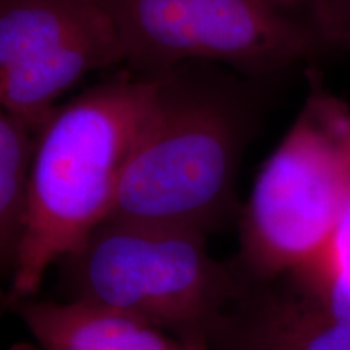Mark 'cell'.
I'll use <instances>...</instances> for the list:
<instances>
[{
    "label": "cell",
    "instance_id": "1",
    "mask_svg": "<svg viewBox=\"0 0 350 350\" xmlns=\"http://www.w3.org/2000/svg\"><path fill=\"white\" fill-rule=\"evenodd\" d=\"M152 78L109 217L206 232L235 208L240 159L268 103V80L213 62Z\"/></svg>",
    "mask_w": 350,
    "mask_h": 350
},
{
    "label": "cell",
    "instance_id": "2",
    "mask_svg": "<svg viewBox=\"0 0 350 350\" xmlns=\"http://www.w3.org/2000/svg\"><path fill=\"white\" fill-rule=\"evenodd\" d=\"M152 88V75L111 78L60 104L38 131L5 306L33 299L47 269L111 216Z\"/></svg>",
    "mask_w": 350,
    "mask_h": 350
},
{
    "label": "cell",
    "instance_id": "3",
    "mask_svg": "<svg viewBox=\"0 0 350 350\" xmlns=\"http://www.w3.org/2000/svg\"><path fill=\"white\" fill-rule=\"evenodd\" d=\"M125 67L152 75L213 62L271 80L338 54L327 0H103Z\"/></svg>",
    "mask_w": 350,
    "mask_h": 350
},
{
    "label": "cell",
    "instance_id": "4",
    "mask_svg": "<svg viewBox=\"0 0 350 350\" xmlns=\"http://www.w3.org/2000/svg\"><path fill=\"white\" fill-rule=\"evenodd\" d=\"M304 72L300 111L242 213L245 255L262 274L308 269L350 203V103L317 65Z\"/></svg>",
    "mask_w": 350,
    "mask_h": 350
},
{
    "label": "cell",
    "instance_id": "5",
    "mask_svg": "<svg viewBox=\"0 0 350 350\" xmlns=\"http://www.w3.org/2000/svg\"><path fill=\"white\" fill-rule=\"evenodd\" d=\"M78 300L130 314L201 350L230 291L204 232L107 217L65 256Z\"/></svg>",
    "mask_w": 350,
    "mask_h": 350
},
{
    "label": "cell",
    "instance_id": "6",
    "mask_svg": "<svg viewBox=\"0 0 350 350\" xmlns=\"http://www.w3.org/2000/svg\"><path fill=\"white\" fill-rule=\"evenodd\" d=\"M119 65L103 0H0V107L34 133L83 78Z\"/></svg>",
    "mask_w": 350,
    "mask_h": 350
},
{
    "label": "cell",
    "instance_id": "7",
    "mask_svg": "<svg viewBox=\"0 0 350 350\" xmlns=\"http://www.w3.org/2000/svg\"><path fill=\"white\" fill-rule=\"evenodd\" d=\"M13 308L44 350H190L150 323L86 300L28 299Z\"/></svg>",
    "mask_w": 350,
    "mask_h": 350
},
{
    "label": "cell",
    "instance_id": "8",
    "mask_svg": "<svg viewBox=\"0 0 350 350\" xmlns=\"http://www.w3.org/2000/svg\"><path fill=\"white\" fill-rule=\"evenodd\" d=\"M36 135L0 107V300L10 286L23 237Z\"/></svg>",
    "mask_w": 350,
    "mask_h": 350
},
{
    "label": "cell",
    "instance_id": "9",
    "mask_svg": "<svg viewBox=\"0 0 350 350\" xmlns=\"http://www.w3.org/2000/svg\"><path fill=\"white\" fill-rule=\"evenodd\" d=\"M304 273L312 275L314 282L350 279V203L336 222L325 247Z\"/></svg>",
    "mask_w": 350,
    "mask_h": 350
},
{
    "label": "cell",
    "instance_id": "10",
    "mask_svg": "<svg viewBox=\"0 0 350 350\" xmlns=\"http://www.w3.org/2000/svg\"><path fill=\"white\" fill-rule=\"evenodd\" d=\"M317 286L321 288L327 318L350 325V279H326Z\"/></svg>",
    "mask_w": 350,
    "mask_h": 350
},
{
    "label": "cell",
    "instance_id": "11",
    "mask_svg": "<svg viewBox=\"0 0 350 350\" xmlns=\"http://www.w3.org/2000/svg\"><path fill=\"white\" fill-rule=\"evenodd\" d=\"M327 18L336 51H350V0H327Z\"/></svg>",
    "mask_w": 350,
    "mask_h": 350
}]
</instances>
